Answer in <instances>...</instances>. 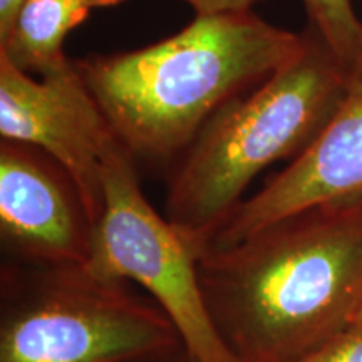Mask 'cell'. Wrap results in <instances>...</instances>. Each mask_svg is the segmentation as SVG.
Returning a JSON list of instances; mask_svg holds the SVG:
<instances>
[{"mask_svg": "<svg viewBox=\"0 0 362 362\" xmlns=\"http://www.w3.org/2000/svg\"><path fill=\"white\" fill-rule=\"evenodd\" d=\"M198 274L235 359H304L349 329L362 302V203L310 208L206 248Z\"/></svg>", "mask_w": 362, "mask_h": 362, "instance_id": "cell-1", "label": "cell"}, {"mask_svg": "<svg viewBox=\"0 0 362 362\" xmlns=\"http://www.w3.org/2000/svg\"><path fill=\"white\" fill-rule=\"evenodd\" d=\"M304 34L250 12L197 16L178 34L136 51L76 62L134 158L187 151L208 121L296 59Z\"/></svg>", "mask_w": 362, "mask_h": 362, "instance_id": "cell-2", "label": "cell"}, {"mask_svg": "<svg viewBox=\"0 0 362 362\" xmlns=\"http://www.w3.org/2000/svg\"><path fill=\"white\" fill-rule=\"evenodd\" d=\"M349 74L309 25L296 59L208 121L171 175L165 206L198 253L267 166L296 160L322 133L346 96Z\"/></svg>", "mask_w": 362, "mask_h": 362, "instance_id": "cell-3", "label": "cell"}, {"mask_svg": "<svg viewBox=\"0 0 362 362\" xmlns=\"http://www.w3.org/2000/svg\"><path fill=\"white\" fill-rule=\"evenodd\" d=\"M4 310L0 362H129L178 347L156 304L88 265L42 267Z\"/></svg>", "mask_w": 362, "mask_h": 362, "instance_id": "cell-4", "label": "cell"}, {"mask_svg": "<svg viewBox=\"0 0 362 362\" xmlns=\"http://www.w3.org/2000/svg\"><path fill=\"white\" fill-rule=\"evenodd\" d=\"M134 160L123 146L104 166V206L88 267L104 279L141 285L197 362H238L206 307L198 274L200 253L148 202Z\"/></svg>", "mask_w": 362, "mask_h": 362, "instance_id": "cell-5", "label": "cell"}, {"mask_svg": "<svg viewBox=\"0 0 362 362\" xmlns=\"http://www.w3.org/2000/svg\"><path fill=\"white\" fill-rule=\"evenodd\" d=\"M0 136L2 141L37 148L56 161L78 188L96 230L104 206V166L124 144L76 62L34 79L0 56Z\"/></svg>", "mask_w": 362, "mask_h": 362, "instance_id": "cell-6", "label": "cell"}, {"mask_svg": "<svg viewBox=\"0 0 362 362\" xmlns=\"http://www.w3.org/2000/svg\"><path fill=\"white\" fill-rule=\"evenodd\" d=\"M346 203H362V64L349 74L346 96L322 133L240 203L206 248L232 247L298 211Z\"/></svg>", "mask_w": 362, "mask_h": 362, "instance_id": "cell-7", "label": "cell"}, {"mask_svg": "<svg viewBox=\"0 0 362 362\" xmlns=\"http://www.w3.org/2000/svg\"><path fill=\"white\" fill-rule=\"evenodd\" d=\"M0 233L40 267L89 265L94 228L78 188L56 161L27 144L0 146Z\"/></svg>", "mask_w": 362, "mask_h": 362, "instance_id": "cell-8", "label": "cell"}, {"mask_svg": "<svg viewBox=\"0 0 362 362\" xmlns=\"http://www.w3.org/2000/svg\"><path fill=\"white\" fill-rule=\"evenodd\" d=\"M89 0H27L7 35L0 39V56L27 74H56L71 64L64 54L69 33L88 19Z\"/></svg>", "mask_w": 362, "mask_h": 362, "instance_id": "cell-9", "label": "cell"}, {"mask_svg": "<svg viewBox=\"0 0 362 362\" xmlns=\"http://www.w3.org/2000/svg\"><path fill=\"white\" fill-rule=\"evenodd\" d=\"M309 25L322 37L342 66L352 72L362 64V22L351 0H302Z\"/></svg>", "mask_w": 362, "mask_h": 362, "instance_id": "cell-10", "label": "cell"}, {"mask_svg": "<svg viewBox=\"0 0 362 362\" xmlns=\"http://www.w3.org/2000/svg\"><path fill=\"white\" fill-rule=\"evenodd\" d=\"M297 362H362V332L354 329L344 330Z\"/></svg>", "mask_w": 362, "mask_h": 362, "instance_id": "cell-11", "label": "cell"}, {"mask_svg": "<svg viewBox=\"0 0 362 362\" xmlns=\"http://www.w3.org/2000/svg\"><path fill=\"white\" fill-rule=\"evenodd\" d=\"M197 12V16H214V13L250 12L255 4L262 0H183Z\"/></svg>", "mask_w": 362, "mask_h": 362, "instance_id": "cell-12", "label": "cell"}, {"mask_svg": "<svg viewBox=\"0 0 362 362\" xmlns=\"http://www.w3.org/2000/svg\"><path fill=\"white\" fill-rule=\"evenodd\" d=\"M27 0H0V39L7 35Z\"/></svg>", "mask_w": 362, "mask_h": 362, "instance_id": "cell-13", "label": "cell"}, {"mask_svg": "<svg viewBox=\"0 0 362 362\" xmlns=\"http://www.w3.org/2000/svg\"><path fill=\"white\" fill-rule=\"evenodd\" d=\"M129 362H197L194 357L185 349L183 344H180L178 347L173 349L160 352V354H153L146 357H139V359L129 361Z\"/></svg>", "mask_w": 362, "mask_h": 362, "instance_id": "cell-14", "label": "cell"}, {"mask_svg": "<svg viewBox=\"0 0 362 362\" xmlns=\"http://www.w3.org/2000/svg\"><path fill=\"white\" fill-rule=\"evenodd\" d=\"M349 329H354V330H359L362 332V302L357 307L354 317H352V322H351V327Z\"/></svg>", "mask_w": 362, "mask_h": 362, "instance_id": "cell-15", "label": "cell"}, {"mask_svg": "<svg viewBox=\"0 0 362 362\" xmlns=\"http://www.w3.org/2000/svg\"><path fill=\"white\" fill-rule=\"evenodd\" d=\"M89 2L93 7H110V6H116V4L123 2V0H89Z\"/></svg>", "mask_w": 362, "mask_h": 362, "instance_id": "cell-16", "label": "cell"}]
</instances>
